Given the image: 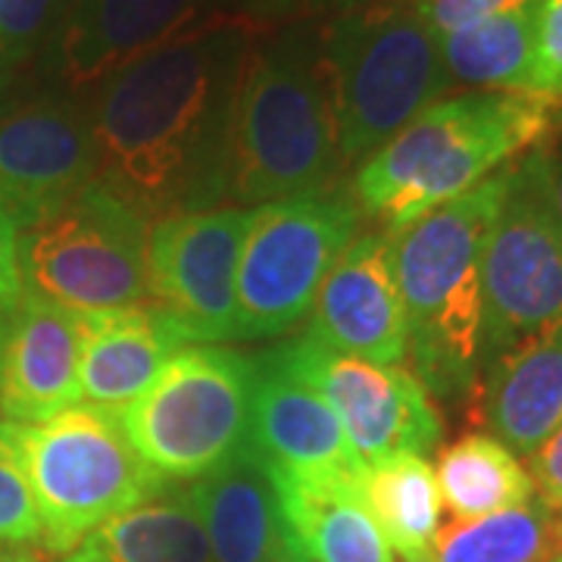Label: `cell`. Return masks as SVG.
<instances>
[{"mask_svg": "<svg viewBox=\"0 0 562 562\" xmlns=\"http://www.w3.org/2000/svg\"><path fill=\"white\" fill-rule=\"evenodd\" d=\"M306 335L347 357L387 366L406 360V316L387 235L366 232L347 244L322 281Z\"/></svg>", "mask_w": 562, "mask_h": 562, "instance_id": "9a60e30c", "label": "cell"}, {"mask_svg": "<svg viewBox=\"0 0 562 562\" xmlns=\"http://www.w3.org/2000/svg\"><path fill=\"white\" fill-rule=\"evenodd\" d=\"M81 316V397L120 413L157 379L162 362L184 347L150 306L98 310Z\"/></svg>", "mask_w": 562, "mask_h": 562, "instance_id": "ffe728a7", "label": "cell"}, {"mask_svg": "<svg viewBox=\"0 0 562 562\" xmlns=\"http://www.w3.org/2000/svg\"><path fill=\"white\" fill-rule=\"evenodd\" d=\"M562 325V222L547 150L513 162L482 254V372Z\"/></svg>", "mask_w": 562, "mask_h": 562, "instance_id": "9c48e42d", "label": "cell"}, {"mask_svg": "<svg viewBox=\"0 0 562 562\" xmlns=\"http://www.w3.org/2000/svg\"><path fill=\"white\" fill-rule=\"evenodd\" d=\"M360 206L341 188L250 210L238 262L232 341L281 338L301 325L325 276L360 235Z\"/></svg>", "mask_w": 562, "mask_h": 562, "instance_id": "30bf717a", "label": "cell"}, {"mask_svg": "<svg viewBox=\"0 0 562 562\" xmlns=\"http://www.w3.org/2000/svg\"><path fill=\"white\" fill-rule=\"evenodd\" d=\"M60 7L63 0H0V88L50 32Z\"/></svg>", "mask_w": 562, "mask_h": 562, "instance_id": "83f0119b", "label": "cell"}, {"mask_svg": "<svg viewBox=\"0 0 562 562\" xmlns=\"http://www.w3.org/2000/svg\"><path fill=\"white\" fill-rule=\"evenodd\" d=\"M257 360L250 450L269 469L297 479L357 482L362 462L347 443L341 422L319 394L284 372L266 353Z\"/></svg>", "mask_w": 562, "mask_h": 562, "instance_id": "2e32d148", "label": "cell"}, {"mask_svg": "<svg viewBox=\"0 0 562 562\" xmlns=\"http://www.w3.org/2000/svg\"><path fill=\"white\" fill-rule=\"evenodd\" d=\"M509 169L406 228L384 232L406 316V357L438 401H469L482 379V254Z\"/></svg>", "mask_w": 562, "mask_h": 562, "instance_id": "3957f363", "label": "cell"}, {"mask_svg": "<svg viewBox=\"0 0 562 562\" xmlns=\"http://www.w3.org/2000/svg\"><path fill=\"white\" fill-rule=\"evenodd\" d=\"M409 3L416 7L422 22L435 35H447V32L465 29V25L487 20V16L519 10V7L531 3V0H409Z\"/></svg>", "mask_w": 562, "mask_h": 562, "instance_id": "f546056e", "label": "cell"}, {"mask_svg": "<svg viewBox=\"0 0 562 562\" xmlns=\"http://www.w3.org/2000/svg\"><path fill=\"white\" fill-rule=\"evenodd\" d=\"M60 562H213L188 487H166L103 522Z\"/></svg>", "mask_w": 562, "mask_h": 562, "instance_id": "7402d4cb", "label": "cell"}, {"mask_svg": "<svg viewBox=\"0 0 562 562\" xmlns=\"http://www.w3.org/2000/svg\"><path fill=\"white\" fill-rule=\"evenodd\" d=\"M7 328H10V310L0 306V369H3V347H7Z\"/></svg>", "mask_w": 562, "mask_h": 562, "instance_id": "8d00e7d4", "label": "cell"}, {"mask_svg": "<svg viewBox=\"0 0 562 562\" xmlns=\"http://www.w3.org/2000/svg\"><path fill=\"white\" fill-rule=\"evenodd\" d=\"M553 562H562V522H560V547H557V560Z\"/></svg>", "mask_w": 562, "mask_h": 562, "instance_id": "74e56055", "label": "cell"}, {"mask_svg": "<svg viewBox=\"0 0 562 562\" xmlns=\"http://www.w3.org/2000/svg\"><path fill=\"white\" fill-rule=\"evenodd\" d=\"M254 25L222 16L98 81V181L147 222L228 198L232 116Z\"/></svg>", "mask_w": 562, "mask_h": 562, "instance_id": "6da1fadb", "label": "cell"}, {"mask_svg": "<svg viewBox=\"0 0 562 562\" xmlns=\"http://www.w3.org/2000/svg\"><path fill=\"white\" fill-rule=\"evenodd\" d=\"M0 562H44L29 550H0Z\"/></svg>", "mask_w": 562, "mask_h": 562, "instance_id": "d590c367", "label": "cell"}, {"mask_svg": "<svg viewBox=\"0 0 562 562\" xmlns=\"http://www.w3.org/2000/svg\"><path fill=\"white\" fill-rule=\"evenodd\" d=\"M41 547V519L22 457V425L0 419V550Z\"/></svg>", "mask_w": 562, "mask_h": 562, "instance_id": "4316f807", "label": "cell"}, {"mask_svg": "<svg viewBox=\"0 0 562 562\" xmlns=\"http://www.w3.org/2000/svg\"><path fill=\"white\" fill-rule=\"evenodd\" d=\"M357 494L379 525L391 553L406 562H428L441 531V491L425 457L401 453L362 462Z\"/></svg>", "mask_w": 562, "mask_h": 562, "instance_id": "603a6c76", "label": "cell"}, {"mask_svg": "<svg viewBox=\"0 0 562 562\" xmlns=\"http://www.w3.org/2000/svg\"><path fill=\"white\" fill-rule=\"evenodd\" d=\"M469 403L497 441L531 457L562 428V325L491 362Z\"/></svg>", "mask_w": 562, "mask_h": 562, "instance_id": "d6986e66", "label": "cell"}, {"mask_svg": "<svg viewBox=\"0 0 562 562\" xmlns=\"http://www.w3.org/2000/svg\"><path fill=\"white\" fill-rule=\"evenodd\" d=\"M372 3H384V0H316L319 10H335L338 16L350 13V10H360V7H372Z\"/></svg>", "mask_w": 562, "mask_h": 562, "instance_id": "e575fe53", "label": "cell"}, {"mask_svg": "<svg viewBox=\"0 0 562 562\" xmlns=\"http://www.w3.org/2000/svg\"><path fill=\"white\" fill-rule=\"evenodd\" d=\"M344 172L450 91L441 41L413 3L384 0L319 29Z\"/></svg>", "mask_w": 562, "mask_h": 562, "instance_id": "5b68a950", "label": "cell"}, {"mask_svg": "<svg viewBox=\"0 0 562 562\" xmlns=\"http://www.w3.org/2000/svg\"><path fill=\"white\" fill-rule=\"evenodd\" d=\"M528 475L538 491V501L562 516V428L528 457Z\"/></svg>", "mask_w": 562, "mask_h": 562, "instance_id": "4dcf8cb0", "label": "cell"}, {"mask_svg": "<svg viewBox=\"0 0 562 562\" xmlns=\"http://www.w3.org/2000/svg\"><path fill=\"white\" fill-rule=\"evenodd\" d=\"M531 94L550 103H562V0H538Z\"/></svg>", "mask_w": 562, "mask_h": 562, "instance_id": "f1b7e54d", "label": "cell"}, {"mask_svg": "<svg viewBox=\"0 0 562 562\" xmlns=\"http://www.w3.org/2000/svg\"><path fill=\"white\" fill-rule=\"evenodd\" d=\"M435 479L453 522H472L535 497V484L516 453L494 435H462L438 453Z\"/></svg>", "mask_w": 562, "mask_h": 562, "instance_id": "d4e9b609", "label": "cell"}, {"mask_svg": "<svg viewBox=\"0 0 562 562\" xmlns=\"http://www.w3.org/2000/svg\"><path fill=\"white\" fill-rule=\"evenodd\" d=\"M188 491L213 562H303L272 469L250 447Z\"/></svg>", "mask_w": 562, "mask_h": 562, "instance_id": "ac0fdd59", "label": "cell"}, {"mask_svg": "<svg viewBox=\"0 0 562 562\" xmlns=\"http://www.w3.org/2000/svg\"><path fill=\"white\" fill-rule=\"evenodd\" d=\"M262 353L331 406L360 462L422 457L441 443V413L413 369L347 357L306 331Z\"/></svg>", "mask_w": 562, "mask_h": 562, "instance_id": "8fae6325", "label": "cell"}, {"mask_svg": "<svg viewBox=\"0 0 562 562\" xmlns=\"http://www.w3.org/2000/svg\"><path fill=\"white\" fill-rule=\"evenodd\" d=\"M150 222L101 181L20 228L22 291L72 313L147 306Z\"/></svg>", "mask_w": 562, "mask_h": 562, "instance_id": "ba28073f", "label": "cell"}, {"mask_svg": "<svg viewBox=\"0 0 562 562\" xmlns=\"http://www.w3.org/2000/svg\"><path fill=\"white\" fill-rule=\"evenodd\" d=\"M560 522L562 516L531 497L494 516L441 528L428 562H553Z\"/></svg>", "mask_w": 562, "mask_h": 562, "instance_id": "484cf974", "label": "cell"}, {"mask_svg": "<svg viewBox=\"0 0 562 562\" xmlns=\"http://www.w3.org/2000/svg\"><path fill=\"white\" fill-rule=\"evenodd\" d=\"M98 181L88 101L38 94L0 103V198L25 228Z\"/></svg>", "mask_w": 562, "mask_h": 562, "instance_id": "4fadbf2b", "label": "cell"}, {"mask_svg": "<svg viewBox=\"0 0 562 562\" xmlns=\"http://www.w3.org/2000/svg\"><path fill=\"white\" fill-rule=\"evenodd\" d=\"M22 457L38 506L41 550L54 557L172 487L135 453L116 413L91 403L22 425Z\"/></svg>", "mask_w": 562, "mask_h": 562, "instance_id": "52a82bcc", "label": "cell"}, {"mask_svg": "<svg viewBox=\"0 0 562 562\" xmlns=\"http://www.w3.org/2000/svg\"><path fill=\"white\" fill-rule=\"evenodd\" d=\"M557 103L535 94L469 91L431 103L353 172L350 198L384 232L406 228L541 150L557 128Z\"/></svg>", "mask_w": 562, "mask_h": 562, "instance_id": "7a4b0ae2", "label": "cell"}, {"mask_svg": "<svg viewBox=\"0 0 562 562\" xmlns=\"http://www.w3.org/2000/svg\"><path fill=\"white\" fill-rule=\"evenodd\" d=\"M250 210L213 206L150 222L147 306L184 344L235 335V288Z\"/></svg>", "mask_w": 562, "mask_h": 562, "instance_id": "7c38bea8", "label": "cell"}, {"mask_svg": "<svg viewBox=\"0 0 562 562\" xmlns=\"http://www.w3.org/2000/svg\"><path fill=\"white\" fill-rule=\"evenodd\" d=\"M232 16L250 25H281L316 10V0H228Z\"/></svg>", "mask_w": 562, "mask_h": 562, "instance_id": "d6a6232c", "label": "cell"}, {"mask_svg": "<svg viewBox=\"0 0 562 562\" xmlns=\"http://www.w3.org/2000/svg\"><path fill=\"white\" fill-rule=\"evenodd\" d=\"M547 176H550V194H553V203H557V213H560L562 222V147L547 154Z\"/></svg>", "mask_w": 562, "mask_h": 562, "instance_id": "836d02e7", "label": "cell"}, {"mask_svg": "<svg viewBox=\"0 0 562 562\" xmlns=\"http://www.w3.org/2000/svg\"><path fill=\"white\" fill-rule=\"evenodd\" d=\"M222 16L232 13H220L216 0H72L50 38V69L69 88L98 85Z\"/></svg>", "mask_w": 562, "mask_h": 562, "instance_id": "5bb4252c", "label": "cell"}, {"mask_svg": "<svg viewBox=\"0 0 562 562\" xmlns=\"http://www.w3.org/2000/svg\"><path fill=\"white\" fill-rule=\"evenodd\" d=\"M438 41H441V60L450 81L475 85L482 91L531 94L538 0L438 35Z\"/></svg>", "mask_w": 562, "mask_h": 562, "instance_id": "cb8c5ba5", "label": "cell"}, {"mask_svg": "<svg viewBox=\"0 0 562 562\" xmlns=\"http://www.w3.org/2000/svg\"><path fill=\"white\" fill-rule=\"evenodd\" d=\"M281 513L303 562H394L357 494V482L297 479L272 469Z\"/></svg>", "mask_w": 562, "mask_h": 562, "instance_id": "44dd1931", "label": "cell"}, {"mask_svg": "<svg viewBox=\"0 0 562 562\" xmlns=\"http://www.w3.org/2000/svg\"><path fill=\"white\" fill-rule=\"evenodd\" d=\"M20 276V228L10 206L0 198V306L13 310L22 301Z\"/></svg>", "mask_w": 562, "mask_h": 562, "instance_id": "1f68e13d", "label": "cell"}, {"mask_svg": "<svg viewBox=\"0 0 562 562\" xmlns=\"http://www.w3.org/2000/svg\"><path fill=\"white\" fill-rule=\"evenodd\" d=\"M257 360L222 344H184L116 413L140 460L166 484H194L250 447Z\"/></svg>", "mask_w": 562, "mask_h": 562, "instance_id": "8992f818", "label": "cell"}, {"mask_svg": "<svg viewBox=\"0 0 562 562\" xmlns=\"http://www.w3.org/2000/svg\"><path fill=\"white\" fill-rule=\"evenodd\" d=\"M81 316L22 294L10 310L0 416L16 425H38L81 401Z\"/></svg>", "mask_w": 562, "mask_h": 562, "instance_id": "e0dca14e", "label": "cell"}, {"mask_svg": "<svg viewBox=\"0 0 562 562\" xmlns=\"http://www.w3.org/2000/svg\"><path fill=\"white\" fill-rule=\"evenodd\" d=\"M341 172L319 29L288 25L254 41L232 116L225 201L262 206L322 194Z\"/></svg>", "mask_w": 562, "mask_h": 562, "instance_id": "277c9868", "label": "cell"}]
</instances>
